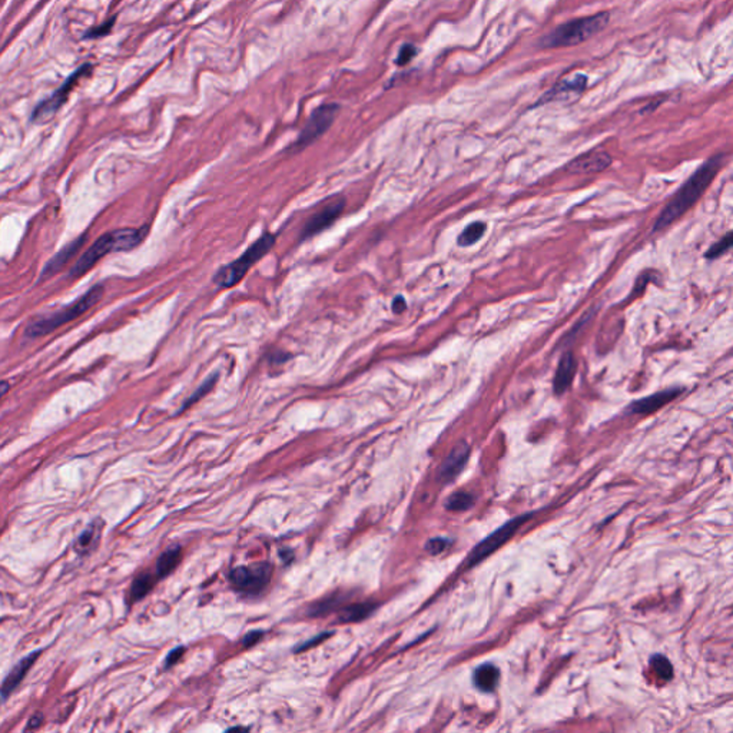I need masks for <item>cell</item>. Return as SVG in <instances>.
Here are the masks:
<instances>
[{
    "label": "cell",
    "instance_id": "836d02e7",
    "mask_svg": "<svg viewBox=\"0 0 733 733\" xmlns=\"http://www.w3.org/2000/svg\"><path fill=\"white\" fill-rule=\"evenodd\" d=\"M42 722H43V715L39 712V713H36L35 716H32V718L29 719V723H28V726H26L24 730H33V729H38V727L42 725Z\"/></svg>",
    "mask_w": 733,
    "mask_h": 733
},
{
    "label": "cell",
    "instance_id": "f1b7e54d",
    "mask_svg": "<svg viewBox=\"0 0 733 733\" xmlns=\"http://www.w3.org/2000/svg\"><path fill=\"white\" fill-rule=\"evenodd\" d=\"M417 54V49L412 46V45H404L400 50L399 54V58H397V65L399 66H404L407 63L411 62V59L415 56Z\"/></svg>",
    "mask_w": 733,
    "mask_h": 733
},
{
    "label": "cell",
    "instance_id": "e0dca14e",
    "mask_svg": "<svg viewBox=\"0 0 733 733\" xmlns=\"http://www.w3.org/2000/svg\"><path fill=\"white\" fill-rule=\"evenodd\" d=\"M576 360L573 357L571 353H564L563 357L560 358L559 361V365H557V370H556V376H555V380H553V391L555 394L557 396H562L563 392H566L574 378V373H576Z\"/></svg>",
    "mask_w": 733,
    "mask_h": 733
},
{
    "label": "cell",
    "instance_id": "ac0fdd59",
    "mask_svg": "<svg viewBox=\"0 0 733 733\" xmlns=\"http://www.w3.org/2000/svg\"><path fill=\"white\" fill-rule=\"evenodd\" d=\"M180 557H182L180 546H173L165 550V552L160 556L158 562H156V578L165 579L167 576H169L178 567V564L180 563Z\"/></svg>",
    "mask_w": 733,
    "mask_h": 733
},
{
    "label": "cell",
    "instance_id": "5bb4252c",
    "mask_svg": "<svg viewBox=\"0 0 733 733\" xmlns=\"http://www.w3.org/2000/svg\"><path fill=\"white\" fill-rule=\"evenodd\" d=\"M680 392H682V388H670V389L656 392V394H651L649 397H645L642 400L632 403L629 407H627V411L632 414L654 412V411L661 410L662 407H665L666 404H669L670 401H673L674 399H677Z\"/></svg>",
    "mask_w": 733,
    "mask_h": 733
},
{
    "label": "cell",
    "instance_id": "1f68e13d",
    "mask_svg": "<svg viewBox=\"0 0 733 733\" xmlns=\"http://www.w3.org/2000/svg\"><path fill=\"white\" fill-rule=\"evenodd\" d=\"M264 636V632L263 631H252V632H248L244 639H242V643L244 646H252L255 645L261 638Z\"/></svg>",
    "mask_w": 733,
    "mask_h": 733
},
{
    "label": "cell",
    "instance_id": "5b68a950",
    "mask_svg": "<svg viewBox=\"0 0 733 733\" xmlns=\"http://www.w3.org/2000/svg\"><path fill=\"white\" fill-rule=\"evenodd\" d=\"M610 15L600 12L592 16L574 19L560 24L553 32H550L541 40L543 47H566L586 42L600 31H603L609 23Z\"/></svg>",
    "mask_w": 733,
    "mask_h": 733
},
{
    "label": "cell",
    "instance_id": "d590c367",
    "mask_svg": "<svg viewBox=\"0 0 733 733\" xmlns=\"http://www.w3.org/2000/svg\"><path fill=\"white\" fill-rule=\"evenodd\" d=\"M242 729H245V727H242V726H237V727H231L229 730H242Z\"/></svg>",
    "mask_w": 733,
    "mask_h": 733
},
{
    "label": "cell",
    "instance_id": "9c48e42d",
    "mask_svg": "<svg viewBox=\"0 0 733 733\" xmlns=\"http://www.w3.org/2000/svg\"><path fill=\"white\" fill-rule=\"evenodd\" d=\"M527 518H529V516H523V517L513 518L511 521L506 523L503 527H500L499 530L494 532L493 534H490L486 540L479 543L473 550H471V553H470V556L467 559L468 566H474V564L480 563L483 559H486L487 556L493 555L497 548L502 547L503 544H506L514 536L517 529Z\"/></svg>",
    "mask_w": 733,
    "mask_h": 733
},
{
    "label": "cell",
    "instance_id": "7c38bea8",
    "mask_svg": "<svg viewBox=\"0 0 733 733\" xmlns=\"http://www.w3.org/2000/svg\"><path fill=\"white\" fill-rule=\"evenodd\" d=\"M612 165V156L603 151H590L574 158L566 169L570 173H599Z\"/></svg>",
    "mask_w": 733,
    "mask_h": 733
},
{
    "label": "cell",
    "instance_id": "d4e9b609",
    "mask_svg": "<svg viewBox=\"0 0 733 733\" xmlns=\"http://www.w3.org/2000/svg\"><path fill=\"white\" fill-rule=\"evenodd\" d=\"M473 502H474V497L471 494L465 491H457L449 497L446 502V507L450 511H464L473 506Z\"/></svg>",
    "mask_w": 733,
    "mask_h": 733
},
{
    "label": "cell",
    "instance_id": "6da1fadb",
    "mask_svg": "<svg viewBox=\"0 0 733 733\" xmlns=\"http://www.w3.org/2000/svg\"><path fill=\"white\" fill-rule=\"evenodd\" d=\"M149 225H142L139 228H119L109 231L100 237L88 248L81 258L76 261L75 265L68 274L69 279L81 278L88 274L98 263L109 254L128 252L138 248L148 237Z\"/></svg>",
    "mask_w": 733,
    "mask_h": 733
},
{
    "label": "cell",
    "instance_id": "d6a6232c",
    "mask_svg": "<svg viewBox=\"0 0 733 733\" xmlns=\"http://www.w3.org/2000/svg\"><path fill=\"white\" fill-rule=\"evenodd\" d=\"M391 309L394 314H401V312H404L407 309V302H406L403 295H397L394 300H392Z\"/></svg>",
    "mask_w": 733,
    "mask_h": 733
},
{
    "label": "cell",
    "instance_id": "cb8c5ba5",
    "mask_svg": "<svg viewBox=\"0 0 733 733\" xmlns=\"http://www.w3.org/2000/svg\"><path fill=\"white\" fill-rule=\"evenodd\" d=\"M155 580L149 573H142L134 580L132 586H130V597L134 600H142L152 589H153Z\"/></svg>",
    "mask_w": 733,
    "mask_h": 733
},
{
    "label": "cell",
    "instance_id": "7402d4cb",
    "mask_svg": "<svg viewBox=\"0 0 733 733\" xmlns=\"http://www.w3.org/2000/svg\"><path fill=\"white\" fill-rule=\"evenodd\" d=\"M218 378H219V374H218V373H214L213 376H209V377H208V378H206V380H205V381L196 388V391L194 392V394H192L185 403L182 404V407H180V410L178 411V414H180V412H183L185 410H188L192 404L198 403V401L202 400L206 394H209V392H211V391L214 389V387H215Z\"/></svg>",
    "mask_w": 733,
    "mask_h": 733
},
{
    "label": "cell",
    "instance_id": "8fae6325",
    "mask_svg": "<svg viewBox=\"0 0 733 733\" xmlns=\"http://www.w3.org/2000/svg\"><path fill=\"white\" fill-rule=\"evenodd\" d=\"M587 86V77L582 73H576L564 77L559 84H556L548 92H546L537 102V105L552 103V102H564L570 103L582 96Z\"/></svg>",
    "mask_w": 733,
    "mask_h": 733
},
{
    "label": "cell",
    "instance_id": "9a60e30c",
    "mask_svg": "<svg viewBox=\"0 0 733 733\" xmlns=\"http://www.w3.org/2000/svg\"><path fill=\"white\" fill-rule=\"evenodd\" d=\"M40 656V650H36V651H32L31 654H28V656H24L23 659H20L15 668L8 673L6 679L3 680L2 684V697H3V702L8 700L9 695L12 692H15V689L19 686V684L22 682V680L24 679L26 673H28L31 670V668L35 665V662L38 661V658Z\"/></svg>",
    "mask_w": 733,
    "mask_h": 733
},
{
    "label": "cell",
    "instance_id": "3957f363",
    "mask_svg": "<svg viewBox=\"0 0 733 733\" xmlns=\"http://www.w3.org/2000/svg\"><path fill=\"white\" fill-rule=\"evenodd\" d=\"M103 294H105V286L102 284L93 285L82 297L76 298L69 305H65L59 308L58 311L49 314V316L46 317H40L29 323L28 327H26L24 330V337L32 338V339L40 338L50 332H54L55 330H58L59 327L68 323L77 320L79 317H82L85 312H88L92 307H95L100 301Z\"/></svg>",
    "mask_w": 733,
    "mask_h": 733
},
{
    "label": "cell",
    "instance_id": "603a6c76",
    "mask_svg": "<svg viewBox=\"0 0 733 733\" xmlns=\"http://www.w3.org/2000/svg\"><path fill=\"white\" fill-rule=\"evenodd\" d=\"M373 610H374V606L371 603L351 605V606L343 609V612L339 613V620L346 622V623L347 622H358V620H362L365 617H369Z\"/></svg>",
    "mask_w": 733,
    "mask_h": 733
},
{
    "label": "cell",
    "instance_id": "e575fe53",
    "mask_svg": "<svg viewBox=\"0 0 733 733\" xmlns=\"http://www.w3.org/2000/svg\"><path fill=\"white\" fill-rule=\"evenodd\" d=\"M8 389H9V383H8V381H3V383H2V396H6Z\"/></svg>",
    "mask_w": 733,
    "mask_h": 733
},
{
    "label": "cell",
    "instance_id": "30bf717a",
    "mask_svg": "<svg viewBox=\"0 0 733 733\" xmlns=\"http://www.w3.org/2000/svg\"><path fill=\"white\" fill-rule=\"evenodd\" d=\"M344 208H346V199L343 196H335L330 199L320 209V211H317L307 221L301 232L300 240L301 241L309 240L312 237H316V235H318L320 232L325 231L327 228H330L338 219V217L343 214Z\"/></svg>",
    "mask_w": 733,
    "mask_h": 733
},
{
    "label": "cell",
    "instance_id": "d6986e66",
    "mask_svg": "<svg viewBox=\"0 0 733 733\" xmlns=\"http://www.w3.org/2000/svg\"><path fill=\"white\" fill-rule=\"evenodd\" d=\"M98 523V521H96ZM96 523H91V525L79 534V537L75 541V552L81 556L89 555L95 546L99 541L102 526L96 525Z\"/></svg>",
    "mask_w": 733,
    "mask_h": 733
},
{
    "label": "cell",
    "instance_id": "8992f818",
    "mask_svg": "<svg viewBox=\"0 0 733 733\" xmlns=\"http://www.w3.org/2000/svg\"><path fill=\"white\" fill-rule=\"evenodd\" d=\"M272 566L267 562L251 566H238L229 571L228 579L233 590L245 596H258L265 590L271 580Z\"/></svg>",
    "mask_w": 733,
    "mask_h": 733
},
{
    "label": "cell",
    "instance_id": "484cf974",
    "mask_svg": "<svg viewBox=\"0 0 733 733\" xmlns=\"http://www.w3.org/2000/svg\"><path fill=\"white\" fill-rule=\"evenodd\" d=\"M650 666L654 670V673L658 674V677L663 679L665 682H669V680H672V677H673V668H672V663L669 662L668 658L662 656V654H653V656L650 658Z\"/></svg>",
    "mask_w": 733,
    "mask_h": 733
},
{
    "label": "cell",
    "instance_id": "4fadbf2b",
    "mask_svg": "<svg viewBox=\"0 0 733 733\" xmlns=\"http://www.w3.org/2000/svg\"><path fill=\"white\" fill-rule=\"evenodd\" d=\"M470 456V447L465 442H460L452 450L449 457L444 460V463L440 467L438 471V479L444 483H449L453 479H456L461 470L464 468L467 460Z\"/></svg>",
    "mask_w": 733,
    "mask_h": 733
},
{
    "label": "cell",
    "instance_id": "83f0119b",
    "mask_svg": "<svg viewBox=\"0 0 733 733\" xmlns=\"http://www.w3.org/2000/svg\"><path fill=\"white\" fill-rule=\"evenodd\" d=\"M449 546H450V541L447 539L435 537V539H431V540L427 541L426 550H429L431 555H438V553L444 552V550H446Z\"/></svg>",
    "mask_w": 733,
    "mask_h": 733
},
{
    "label": "cell",
    "instance_id": "2e32d148",
    "mask_svg": "<svg viewBox=\"0 0 733 733\" xmlns=\"http://www.w3.org/2000/svg\"><path fill=\"white\" fill-rule=\"evenodd\" d=\"M85 242H86V233H84L82 237H79V238H76V240L72 241L70 244L65 245L58 254H55L54 256H52V258L47 261V264L45 265V268H43V271H42L40 279L43 281L45 278H49V277H52V275H55L58 271H61V270L69 263V259L77 254V251L81 249V247H82Z\"/></svg>",
    "mask_w": 733,
    "mask_h": 733
},
{
    "label": "cell",
    "instance_id": "277c9868",
    "mask_svg": "<svg viewBox=\"0 0 733 733\" xmlns=\"http://www.w3.org/2000/svg\"><path fill=\"white\" fill-rule=\"evenodd\" d=\"M275 242H277V235L271 232H264L255 242H252L245 249V252L241 256L232 261V263L221 267L214 274L213 282L218 288H221V290L238 285L245 278L249 268L254 267L258 261L263 259L272 249Z\"/></svg>",
    "mask_w": 733,
    "mask_h": 733
},
{
    "label": "cell",
    "instance_id": "ba28073f",
    "mask_svg": "<svg viewBox=\"0 0 733 733\" xmlns=\"http://www.w3.org/2000/svg\"><path fill=\"white\" fill-rule=\"evenodd\" d=\"M339 111V107L335 103H327L321 105L320 108L312 112L311 118L308 119L307 125L301 130V134L297 139V142L293 145V151H302L311 144L316 142L318 138H321L327 130L331 128L332 122L335 121V116Z\"/></svg>",
    "mask_w": 733,
    "mask_h": 733
},
{
    "label": "cell",
    "instance_id": "4316f807",
    "mask_svg": "<svg viewBox=\"0 0 733 733\" xmlns=\"http://www.w3.org/2000/svg\"><path fill=\"white\" fill-rule=\"evenodd\" d=\"M732 248H733V231L727 232L722 240H719L716 244H713V245L708 249V252L704 254V256L708 258V259H716V258H719L720 255L726 254V252H727L729 249H732Z\"/></svg>",
    "mask_w": 733,
    "mask_h": 733
},
{
    "label": "cell",
    "instance_id": "52a82bcc",
    "mask_svg": "<svg viewBox=\"0 0 733 733\" xmlns=\"http://www.w3.org/2000/svg\"><path fill=\"white\" fill-rule=\"evenodd\" d=\"M91 73V65H84L81 68H77L76 72H73L66 82L54 93L50 98L42 100L38 107L35 108L33 114H32V122L35 123H46L49 122L52 118H54L56 115V112L63 107V105L66 103L70 92L73 91V88L79 84V81L82 79L84 76L89 75Z\"/></svg>",
    "mask_w": 733,
    "mask_h": 733
},
{
    "label": "cell",
    "instance_id": "ffe728a7",
    "mask_svg": "<svg viewBox=\"0 0 733 733\" xmlns=\"http://www.w3.org/2000/svg\"><path fill=\"white\" fill-rule=\"evenodd\" d=\"M499 682V669L493 665H483L474 672V685L483 692H493Z\"/></svg>",
    "mask_w": 733,
    "mask_h": 733
},
{
    "label": "cell",
    "instance_id": "44dd1931",
    "mask_svg": "<svg viewBox=\"0 0 733 733\" xmlns=\"http://www.w3.org/2000/svg\"><path fill=\"white\" fill-rule=\"evenodd\" d=\"M487 229V225L481 221H477V222H471L460 235H458V245L460 247H471L474 245L476 242H479L483 235Z\"/></svg>",
    "mask_w": 733,
    "mask_h": 733
},
{
    "label": "cell",
    "instance_id": "7a4b0ae2",
    "mask_svg": "<svg viewBox=\"0 0 733 733\" xmlns=\"http://www.w3.org/2000/svg\"><path fill=\"white\" fill-rule=\"evenodd\" d=\"M720 167L722 156H715V158L706 161L684 185L680 187V190L670 199V202L662 209L661 215L653 225V232H659L668 228L673 221L679 219L685 213H688V209H690L704 194V191L708 190V187L718 175Z\"/></svg>",
    "mask_w": 733,
    "mask_h": 733
},
{
    "label": "cell",
    "instance_id": "f546056e",
    "mask_svg": "<svg viewBox=\"0 0 733 733\" xmlns=\"http://www.w3.org/2000/svg\"><path fill=\"white\" fill-rule=\"evenodd\" d=\"M183 653H185V647H183V646H178V647H175L173 650H171V651L168 653V656H167L165 662H164V668H165V669H171L172 666H175L176 662L182 658V654H183Z\"/></svg>",
    "mask_w": 733,
    "mask_h": 733
},
{
    "label": "cell",
    "instance_id": "4dcf8cb0",
    "mask_svg": "<svg viewBox=\"0 0 733 733\" xmlns=\"http://www.w3.org/2000/svg\"><path fill=\"white\" fill-rule=\"evenodd\" d=\"M114 22H115V19H112V20H109V22H107V23H103V24L98 26V28H95V29L89 31V32L86 33V36H85V38H99V36H105V35H108V33L111 32V29H112V26H114Z\"/></svg>",
    "mask_w": 733,
    "mask_h": 733
}]
</instances>
